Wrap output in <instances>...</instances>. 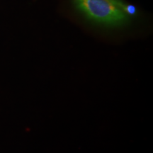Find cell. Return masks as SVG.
I'll use <instances>...</instances> for the list:
<instances>
[{"label": "cell", "instance_id": "1", "mask_svg": "<svg viewBox=\"0 0 153 153\" xmlns=\"http://www.w3.org/2000/svg\"><path fill=\"white\" fill-rule=\"evenodd\" d=\"M76 7L94 22L108 26H119L127 22L125 11L109 0H74Z\"/></svg>", "mask_w": 153, "mask_h": 153}, {"label": "cell", "instance_id": "2", "mask_svg": "<svg viewBox=\"0 0 153 153\" xmlns=\"http://www.w3.org/2000/svg\"><path fill=\"white\" fill-rule=\"evenodd\" d=\"M110 1H111L113 4H114L115 5L117 6V7H119L123 10V11H125L126 14H133L135 13V8L132 6H127L126 4H124L123 2L120 1V0H109Z\"/></svg>", "mask_w": 153, "mask_h": 153}]
</instances>
